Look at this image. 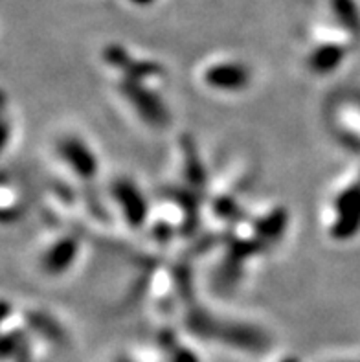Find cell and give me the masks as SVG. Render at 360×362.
Returning <instances> with one entry per match:
<instances>
[{"label":"cell","instance_id":"6da1fadb","mask_svg":"<svg viewBox=\"0 0 360 362\" xmlns=\"http://www.w3.org/2000/svg\"><path fill=\"white\" fill-rule=\"evenodd\" d=\"M333 223L329 232L335 239H347L355 235L360 226V182L352 184L337 193L333 199Z\"/></svg>","mask_w":360,"mask_h":362},{"label":"cell","instance_id":"7a4b0ae2","mask_svg":"<svg viewBox=\"0 0 360 362\" xmlns=\"http://www.w3.org/2000/svg\"><path fill=\"white\" fill-rule=\"evenodd\" d=\"M202 81L214 90L239 92L250 85L252 70L241 61L219 59L204 66Z\"/></svg>","mask_w":360,"mask_h":362},{"label":"cell","instance_id":"3957f363","mask_svg":"<svg viewBox=\"0 0 360 362\" xmlns=\"http://www.w3.org/2000/svg\"><path fill=\"white\" fill-rule=\"evenodd\" d=\"M57 153L70 170L78 177L91 180L98 173V156L87 144L78 136H66L57 144Z\"/></svg>","mask_w":360,"mask_h":362},{"label":"cell","instance_id":"277c9868","mask_svg":"<svg viewBox=\"0 0 360 362\" xmlns=\"http://www.w3.org/2000/svg\"><path fill=\"white\" fill-rule=\"evenodd\" d=\"M112 192H115L116 201L122 202L123 216L129 221V225L140 226L147 217L146 199H144L140 189L129 180H118L112 186Z\"/></svg>","mask_w":360,"mask_h":362},{"label":"cell","instance_id":"5b68a950","mask_svg":"<svg viewBox=\"0 0 360 362\" xmlns=\"http://www.w3.org/2000/svg\"><path fill=\"white\" fill-rule=\"evenodd\" d=\"M78 254V239L64 238L48 248V252L42 256V267H45L50 274H61V272L69 271L70 267H72V263L76 262Z\"/></svg>","mask_w":360,"mask_h":362},{"label":"cell","instance_id":"8992f818","mask_svg":"<svg viewBox=\"0 0 360 362\" xmlns=\"http://www.w3.org/2000/svg\"><path fill=\"white\" fill-rule=\"evenodd\" d=\"M125 2L132 8H149V6L155 4L156 0H125Z\"/></svg>","mask_w":360,"mask_h":362},{"label":"cell","instance_id":"52a82bcc","mask_svg":"<svg viewBox=\"0 0 360 362\" xmlns=\"http://www.w3.org/2000/svg\"><path fill=\"white\" fill-rule=\"evenodd\" d=\"M281 362H300V361H298V358H292V357H289V358H283Z\"/></svg>","mask_w":360,"mask_h":362},{"label":"cell","instance_id":"ba28073f","mask_svg":"<svg viewBox=\"0 0 360 362\" xmlns=\"http://www.w3.org/2000/svg\"><path fill=\"white\" fill-rule=\"evenodd\" d=\"M331 362H360V361H338L337 358V361H331Z\"/></svg>","mask_w":360,"mask_h":362}]
</instances>
